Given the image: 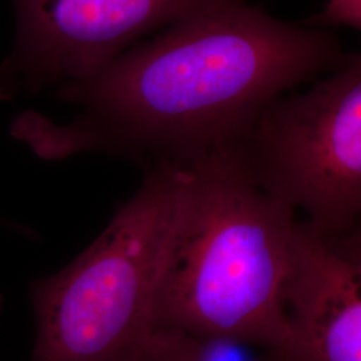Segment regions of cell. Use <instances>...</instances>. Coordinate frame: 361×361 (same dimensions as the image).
<instances>
[{
    "instance_id": "277c9868",
    "label": "cell",
    "mask_w": 361,
    "mask_h": 361,
    "mask_svg": "<svg viewBox=\"0 0 361 361\" xmlns=\"http://www.w3.org/2000/svg\"><path fill=\"white\" fill-rule=\"evenodd\" d=\"M258 185L324 237L361 222V54L310 90L283 95L240 142Z\"/></svg>"
},
{
    "instance_id": "8992f818",
    "label": "cell",
    "mask_w": 361,
    "mask_h": 361,
    "mask_svg": "<svg viewBox=\"0 0 361 361\" xmlns=\"http://www.w3.org/2000/svg\"><path fill=\"white\" fill-rule=\"evenodd\" d=\"M288 316V361H361V238L300 222Z\"/></svg>"
},
{
    "instance_id": "3957f363",
    "label": "cell",
    "mask_w": 361,
    "mask_h": 361,
    "mask_svg": "<svg viewBox=\"0 0 361 361\" xmlns=\"http://www.w3.org/2000/svg\"><path fill=\"white\" fill-rule=\"evenodd\" d=\"M185 162L146 168L142 185L62 271L30 288L32 361H131L154 332L155 302L188 192Z\"/></svg>"
},
{
    "instance_id": "ba28073f",
    "label": "cell",
    "mask_w": 361,
    "mask_h": 361,
    "mask_svg": "<svg viewBox=\"0 0 361 361\" xmlns=\"http://www.w3.org/2000/svg\"><path fill=\"white\" fill-rule=\"evenodd\" d=\"M319 26H343L361 32V0H326L323 11L312 20Z\"/></svg>"
},
{
    "instance_id": "6da1fadb",
    "label": "cell",
    "mask_w": 361,
    "mask_h": 361,
    "mask_svg": "<svg viewBox=\"0 0 361 361\" xmlns=\"http://www.w3.org/2000/svg\"><path fill=\"white\" fill-rule=\"evenodd\" d=\"M344 56L334 34L244 0L166 27L92 77L58 87L78 109L71 119L27 111L11 130L44 159L185 162L244 141L269 104Z\"/></svg>"
},
{
    "instance_id": "9c48e42d",
    "label": "cell",
    "mask_w": 361,
    "mask_h": 361,
    "mask_svg": "<svg viewBox=\"0 0 361 361\" xmlns=\"http://www.w3.org/2000/svg\"><path fill=\"white\" fill-rule=\"evenodd\" d=\"M348 233H350L352 235H355V237H357V238H361V222H359L352 231H349Z\"/></svg>"
},
{
    "instance_id": "5b68a950",
    "label": "cell",
    "mask_w": 361,
    "mask_h": 361,
    "mask_svg": "<svg viewBox=\"0 0 361 361\" xmlns=\"http://www.w3.org/2000/svg\"><path fill=\"white\" fill-rule=\"evenodd\" d=\"M16 35L0 98L92 77L154 31L244 0H11Z\"/></svg>"
},
{
    "instance_id": "7a4b0ae2",
    "label": "cell",
    "mask_w": 361,
    "mask_h": 361,
    "mask_svg": "<svg viewBox=\"0 0 361 361\" xmlns=\"http://www.w3.org/2000/svg\"><path fill=\"white\" fill-rule=\"evenodd\" d=\"M185 164L188 192L154 331L234 340L267 361H288L300 219L258 185L240 142Z\"/></svg>"
},
{
    "instance_id": "52a82bcc",
    "label": "cell",
    "mask_w": 361,
    "mask_h": 361,
    "mask_svg": "<svg viewBox=\"0 0 361 361\" xmlns=\"http://www.w3.org/2000/svg\"><path fill=\"white\" fill-rule=\"evenodd\" d=\"M131 361H195V359L188 336L154 331Z\"/></svg>"
}]
</instances>
